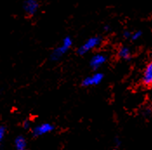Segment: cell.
Listing matches in <instances>:
<instances>
[{
    "instance_id": "obj_4",
    "label": "cell",
    "mask_w": 152,
    "mask_h": 150,
    "mask_svg": "<svg viewBox=\"0 0 152 150\" xmlns=\"http://www.w3.org/2000/svg\"><path fill=\"white\" fill-rule=\"evenodd\" d=\"M54 129V126L50 123H42L40 125H37L33 128V135L34 136H41L45 134L51 132Z\"/></svg>"
},
{
    "instance_id": "obj_8",
    "label": "cell",
    "mask_w": 152,
    "mask_h": 150,
    "mask_svg": "<svg viewBox=\"0 0 152 150\" xmlns=\"http://www.w3.org/2000/svg\"><path fill=\"white\" fill-rule=\"evenodd\" d=\"M15 147L17 150H25L26 149V140L25 138L19 135L15 139Z\"/></svg>"
},
{
    "instance_id": "obj_3",
    "label": "cell",
    "mask_w": 152,
    "mask_h": 150,
    "mask_svg": "<svg viewBox=\"0 0 152 150\" xmlns=\"http://www.w3.org/2000/svg\"><path fill=\"white\" fill-rule=\"evenodd\" d=\"M104 79V75L102 73H96L91 76L85 77L82 82V85L83 87H89L92 85L99 84Z\"/></svg>"
},
{
    "instance_id": "obj_12",
    "label": "cell",
    "mask_w": 152,
    "mask_h": 150,
    "mask_svg": "<svg viewBox=\"0 0 152 150\" xmlns=\"http://www.w3.org/2000/svg\"><path fill=\"white\" fill-rule=\"evenodd\" d=\"M23 128H25V129H27V128H29V127H31V122H30L29 120H25V121L23 122Z\"/></svg>"
},
{
    "instance_id": "obj_13",
    "label": "cell",
    "mask_w": 152,
    "mask_h": 150,
    "mask_svg": "<svg viewBox=\"0 0 152 150\" xmlns=\"http://www.w3.org/2000/svg\"><path fill=\"white\" fill-rule=\"evenodd\" d=\"M131 33L128 31H124V38H129V37H131Z\"/></svg>"
},
{
    "instance_id": "obj_6",
    "label": "cell",
    "mask_w": 152,
    "mask_h": 150,
    "mask_svg": "<svg viewBox=\"0 0 152 150\" xmlns=\"http://www.w3.org/2000/svg\"><path fill=\"white\" fill-rule=\"evenodd\" d=\"M106 60H107L106 56L103 55V54H96V55H94L91 58V62H90V65L94 70H96V69H99L103 64L105 63Z\"/></svg>"
},
{
    "instance_id": "obj_9",
    "label": "cell",
    "mask_w": 152,
    "mask_h": 150,
    "mask_svg": "<svg viewBox=\"0 0 152 150\" xmlns=\"http://www.w3.org/2000/svg\"><path fill=\"white\" fill-rule=\"evenodd\" d=\"M118 56L123 59L128 60L130 58V50L128 47H121L118 50Z\"/></svg>"
},
{
    "instance_id": "obj_11",
    "label": "cell",
    "mask_w": 152,
    "mask_h": 150,
    "mask_svg": "<svg viewBox=\"0 0 152 150\" xmlns=\"http://www.w3.org/2000/svg\"><path fill=\"white\" fill-rule=\"evenodd\" d=\"M4 135H5V127L0 126V143L2 142L3 139L4 137Z\"/></svg>"
},
{
    "instance_id": "obj_14",
    "label": "cell",
    "mask_w": 152,
    "mask_h": 150,
    "mask_svg": "<svg viewBox=\"0 0 152 150\" xmlns=\"http://www.w3.org/2000/svg\"><path fill=\"white\" fill-rule=\"evenodd\" d=\"M109 29H110V26H109V25H106L105 27H104V30H105V31H108Z\"/></svg>"
},
{
    "instance_id": "obj_10",
    "label": "cell",
    "mask_w": 152,
    "mask_h": 150,
    "mask_svg": "<svg viewBox=\"0 0 152 150\" xmlns=\"http://www.w3.org/2000/svg\"><path fill=\"white\" fill-rule=\"evenodd\" d=\"M141 36H142V31H137L134 32L133 34L131 35V37H130V38H131L133 41H136V40H137L138 38H140Z\"/></svg>"
},
{
    "instance_id": "obj_1",
    "label": "cell",
    "mask_w": 152,
    "mask_h": 150,
    "mask_svg": "<svg viewBox=\"0 0 152 150\" xmlns=\"http://www.w3.org/2000/svg\"><path fill=\"white\" fill-rule=\"evenodd\" d=\"M71 45H72V39L70 38V36L64 37V40H63L62 44L58 47V48H56L52 51V53L50 55V60L51 61H55V62L58 61L59 59L70 50Z\"/></svg>"
},
{
    "instance_id": "obj_7",
    "label": "cell",
    "mask_w": 152,
    "mask_h": 150,
    "mask_svg": "<svg viewBox=\"0 0 152 150\" xmlns=\"http://www.w3.org/2000/svg\"><path fill=\"white\" fill-rule=\"evenodd\" d=\"M142 82L146 86H152V63H150L143 71Z\"/></svg>"
},
{
    "instance_id": "obj_2",
    "label": "cell",
    "mask_w": 152,
    "mask_h": 150,
    "mask_svg": "<svg viewBox=\"0 0 152 150\" xmlns=\"http://www.w3.org/2000/svg\"><path fill=\"white\" fill-rule=\"evenodd\" d=\"M101 44V38L98 36H92L91 38H89L83 45L78 48L77 50V53L79 55H85L86 53H88L90 50H93L97 46H99Z\"/></svg>"
},
{
    "instance_id": "obj_5",
    "label": "cell",
    "mask_w": 152,
    "mask_h": 150,
    "mask_svg": "<svg viewBox=\"0 0 152 150\" xmlns=\"http://www.w3.org/2000/svg\"><path fill=\"white\" fill-rule=\"evenodd\" d=\"M23 10L29 16L34 15L39 8V4L36 0H26L23 2Z\"/></svg>"
}]
</instances>
